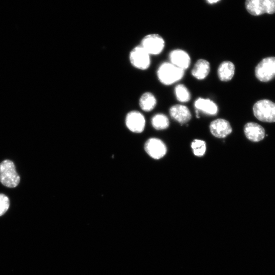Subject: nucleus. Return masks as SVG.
<instances>
[{
	"instance_id": "20e7f679",
	"label": "nucleus",
	"mask_w": 275,
	"mask_h": 275,
	"mask_svg": "<svg viewBox=\"0 0 275 275\" xmlns=\"http://www.w3.org/2000/svg\"><path fill=\"white\" fill-rule=\"evenodd\" d=\"M145 50L140 45L134 47L129 54L131 64L140 70L148 69L151 64V58Z\"/></svg>"
},
{
	"instance_id": "423d86ee",
	"label": "nucleus",
	"mask_w": 275,
	"mask_h": 275,
	"mask_svg": "<svg viewBox=\"0 0 275 275\" xmlns=\"http://www.w3.org/2000/svg\"><path fill=\"white\" fill-rule=\"evenodd\" d=\"M257 78L262 82H267L275 77V57L264 59L256 67Z\"/></svg>"
},
{
	"instance_id": "4468645a",
	"label": "nucleus",
	"mask_w": 275,
	"mask_h": 275,
	"mask_svg": "<svg viewBox=\"0 0 275 275\" xmlns=\"http://www.w3.org/2000/svg\"><path fill=\"white\" fill-rule=\"evenodd\" d=\"M211 66L209 62L205 59H199L195 64L191 74L198 80H205L210 72Z\"/></svg>"
},
{
	"instance_id": "a211bd4d",
	"label": "nucleus",
	"mask_w": 275,
	"mask_h": 275,
	"mask_svg": "<svg viewBox=\"0 0 275 275\" xmlns=\"http://www.w3.org/2000/svg\"><path fill=\"white\" fill-rule=\"evenodd\" d=\"M245 7L247 11L252 15L260 16L265 14L261 0H246Z\"/></svg>"
},
{
	"instance_id": "aec40b11",
	"label": "nucleus",
	"mask_w": 275,
	"mask_h": 275,
	"mask_svg": "<svg viewBox=\"0 0 275 275\" xmlns=\"http://www.w3.org/2000/svg\"><path fill=\"white\" fill-rule=\"evenodd\" d=\"M194 154L197 157L203 156L206 151V142L201 140H194L192 144Z\"/></svg>"
},
{
	"instance_id": "9d476101",
	"label": "nucleus",
	"mask_w": 275,
	"mask_h": 275,
	"mask_svg": "<svg viewBox=\"0 0 275 275\" xmlns=\"http://www.w3.org/2000/svg\"><path fill=\"white\" fill-rule=\"evenodd\" d=\"M169 58L171 64L184 71L191 65V60L189 55L181 49L173 50L170 53Z\"/></svg>"
},
{
	"instance_id": "ddd939ff",
	"label": "nucleus",
	"mask_w": 275,
	"mask_h": 275,
	"mask_svg": "<svg viewBox=\"0 0 275 275\" xmlns=\"http://www.w3.org/2000/svg\"><path fill=\"white\" fill-rule=\"evenodd\" d=\"M244 131L247 138L253 142L261 141L265 136L264 129L259 124L254 122L246 124Z\"/></svg>"
},
{
	"instance_id": "4be33fe9",
	"label": "nucleus",
	"mask_w": 275,
	"mask_h": 275,
	"mask_svg": "<svg viewBox=\"0 0 275 275\" xmlns=\"http://www.w3.org/2000/svg\"><path fill=\"white\" fill-rule=\"evenodd\" d=\"M265 13L273 14L275 13V0H261Z\"/></svg>"
},
{
	"instance_id": "6ab92c4d",
	"label": "nucleus",
	"mask_w": 275,
	"mask_h": 275,
	"mask_svg": "<svg viewBox=\"0 0 275 275\" xmlns=\"http://www.w3.org/2000/svg\"><path fill=\"white\" fill-rule=\"evenodd\" d=\"M175 95L178 101L182 103L189 102L191 98V94L187 87L183 84H179L175 87Z\"/></svg>"
},
{
	"instance_id": "f8f14e48",
	"label": "nucleus",
	"mask_w": 275,
	"mask_h": 275,
	"mask_svg": "<svg viewBox=\"0 0 275 275\" xmlns=\"http://www.w3.org/2000/svg\"><path fill=\"white\" fill-rule=\"evenodd\" d=\"M196 110L210 115L215 116L218 113V107L217 104L209 98L199 97L194 102Z\"/></svg>"
},
{
	"instance_id": "39448f33",
	"label": "nucleus",
	"mask_w": 275,
	"mask_h": 275,
	"mask_svg": "<svg viewBox=\"0 0 275 275\" xmlns=\"http://www.w3.org/2000/svg\"><path fill=\"white\" fill-rule=\"evenodd\" d=\"M140 45L150 55L157 56L163 51L165 42L160 35L152 34L145 36L142 39Z\"/></svg>"
},
{
	"instance_id": "f257e3e1",
	"label": "nucleus",
	"mask_w": 275,
	"mask_h": 275,
	"mask_svg": "<svg viewBox=\"0 0 275 275\" xmlns=\"http://www.w3.org/2000/svg\"><path fill=\"white\" fill-rule=\"evenodd\" d=\"M157 74L161 83L169 86L182 79L185 75V71L170 62H164L159 67Z\"/></svg>"
},
{
	"instance_id": "5701e85b",
	"label": "nucleus",
	"mask_w": 275,
	"mask_h": 275,
	"mask_svg": "<svg viewBox=\"0 0 275 275\" xmlns=\"http://www.w3.org/2000/svg\"><path fill=\"white\" fill-rule=\"evenodd\" d=\"M220 1V0H207V2L210 4H215Z\"/></svg>"
},
{
	"instance_id": "6e6552de",
	"label": "nucleus",
	"mask_w": 275,
	"mask_h": 275,
	"mask_svg": "<svg viewBox=\"0 0 275 275\" xmlns=\"http://www.w3.org/2000/svg\"><path fill=\"white\" fill-rule=\"evenodd\" d=\"M144 149L150 157L156 160L163 158L167 153V147L164 143L155 138L148 139L145 144Z\"/></svg>"
},
{
	"instance_id": "0eeeda50",
	"label": "nucleus",
	"mask_w": 275,
	"mask_h": 275,
	"mask_svg": "<svg viewBox=\"0 0 275 275\" xmlns=\"http://www.w3.org/2000/svg\"><path fill=\"white\" fill-rule=\"evenodd\" d=\"M125 123L127 128L134 133L143 132L145 128L146 121L142 113L137 110L131 111L126 115Z\"/></svg>"
},
{
	"instance_id": "dca6fc26",
	"label": "nucleus",
	"mask_w": 275,
	"mask_h": 275,
	"mask_svg": "<svg viewBox=\"0 0 275 275\" xmlns=\"http://www.w3.org/2000/svg\"><path fill=\"white\" fill-rule=\"evenodd\" d=\"M157 104L155 96L151 92H146L142 94L139 100V105L141 109L145 112L152 111Z\"/></svg>"
},
{
	"instance_id": "412c9836",
	"label": "nucleus",
	"mask_w": 275,
	"mask_h": 275,
	"mask_svg": "<svg viewBox=\"0 0 275 275\" xmlns=\"http://www.w3.org/2000/svg\"><path fill=\"white\" fill-rule=\"evenodd\" d=\"M10 206L9 198L3 194H0V216L5 214Z\"/></svg>"
},
{
	"instance_id": "f3484780",
	"label": "nucleus",
	"mask_w": 275,
	"mask_h": 275,
	"mask_svg": "<svg viewBox=\"0 0 275 275\" xmlns=\"http://www.w3.org/2000/svg\"><path fill=\"white\" fill-rule=\"evenodd\" d=\"M151 123L153 128L159 131L167 129L170 124L168 117L162 113L155 115L152 118Z\"/></svg>"
},
{
	"instance_id": "7ed1b4c3",
	"label": "nucleus",
	"mask_w": 275,
	"mask_h": 275,
	"mask_svg": "<svg viewBox=\"0 0 275 275\" xmlns=\"http://www.w3.org/2000/svg\"><path fill=\"white\" fill-rule=\"evenodd\" d=\"M254 114L259 120L265 122H275V104L268 99L261 100L253 107Z\"/></svg>"
},
{
	"instance_id": "2eb2a0df",
	"label": "nucleus",
	"mask_w": 275,
	"mask_h": 275,
	"mask_svg": "<svg viewBox=\"0 0 275 275\" xmlns=\"http://www.w3.org/2000/svg\"><path fill=\"white\" fill-rule=\"evenodd\" d=\"M235 72V66L233 62L229 61L222 62L217 70L218 78L223 82H228L232 80Z\"/></svg>"
},
{
	"instance_id": "f03ea898",
	"label": "nucleus",
	"mask_w": 275,
	"mask_h": 275,
	"mask_svg": "<svg viewBox=\"0 0 275 275\" xmlns=\"http://www.w3.org/2000/svg\"><path fill=\"white\" fill-rule=\"evenodd\" d=\"M20 181V178L12 161L7 160L0 164V182L4 186L13 188L18 185Z\"/></svg>"
},
{
	"instance_id": "9b49d317",
	"label": "nucleus",
	"mask_w": 275,
	"mask_h": 275,
	"mask_svg": "<svg viewBox=\"0 0 275 275\" xmlns=\"http://www.w3.org/2000/svg\"><path fill=\"white\" fill-rule=\"evenodd\" d=\"M169 114L175 121L181 124L188 122L192 118L189 109L184 105H175L169 109Z\"/></svg>"
},
{
	"instance_id": "1a4fd4ad",
	"label": "nucleus",
	"mask_w": 275,
	"mask_h": 275,
	"mask_svg": "<svg viewBox=\"0 0 275 275\" xmlns=\"http://www.w3.org/2000/svg\"><path fill=\"white\" fill-rule=\"evenodd\" d=\"M211 134L216 138H226L232 132L230 122L224 119L219 118L213 121L210 125Z\"/></svg>"
}]
</instances>
